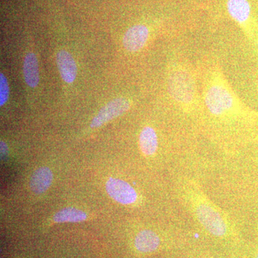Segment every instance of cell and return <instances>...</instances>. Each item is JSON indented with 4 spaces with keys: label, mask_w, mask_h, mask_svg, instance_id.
<instances>
[{
    "label": "cell",
    "mask_w": 258,
    "mask_h": 258,
    "mask_svg": "<svg viewBox=\"0 0 258 258\" xmlns=\"http://www.w3.org/2000/svg\"><path fill=\"white\" fill-rule=\"evenodd\" d=\"M106 188L110 197L122 205H132L138 199L136 190L121 179L110 178L106 182Z\"/></svg>",
    "instance_id": "cell-4"
},
{
    "label": "cell",
    "mask_w": 258,
    "mask_h": 258,
    "mask_svg": "<svg viewBox=\"0 0 258 258\" xmlns=\"http://www.w3.org/2000/svg\"><path fill=\"white\" fill-rule=\"evenodd\" d=\"M87 215L81 210L75 208H64L60 210L53 216L55 222H80L84 221Z\"/></svg>",
    "instance_id": "cell-13"
},
{
    "label": "cell",
    "mask_w": 258,
    "mask_h": 258,
    "mask_svg": "<svg viewBox=\"0 0 258 258\" xmlns=\"http://www.w3.org/2000/svg\"><path fill=\"white\" fill-rule=\"evenodd\" d=\"M10 88L8 80L3 74H0V106H3L9 98Z\"/></svg>",
    "instance_id": "cell-14"
},
{
    "label": "cell",
    "mask_w": 258,
    "mask_h": 258,
    "mask_svg": "<svg viewBox=\"0 0 258 258\" xmlns=\"http://www.w3.org/2000/svg\"><path fill=\"white\" fill-rule=\"evenodd\" d=\"M56 61L62 79L68 83L74 82L77 75V67L73 56L67 51L61 50L57 52Z\"/></svg>",
    "instance_id": "cell-7"
},
{
    "label": "cell",
    "mask_w": 258,
    "mask_h": 258,
    "mask_svg": "<svg viewBox=\"0 0 258 258\" xmlns=\"http://www.w3.org/2000/svg\"><path fill=\"white\" fill-rule=\"evenodd\" d=\"M1 157L2 159H5L8 157V149L6 144L4 142H1Z\"/></svg>",
    "instance_id": "cell-15"
},
{
    "label": "cell",
    "mask_w": 258,
    "mask_h": 258,
    "mask_svg": "<svg viewBox=\"0 0 258 258\" xmlns=\"http://www.w3.org/2000/svg\"><path fill=\"white\" fill-rule=\"evenodd\" d=\"M256 258H258V253L257 254V257H256Z\"/></svg>",
    "instance_id": "cell-16"
},
{
    "label": "cell",
    "mask_w": 258,
    "mask_h": 258,
    "mask_svg": "<svg viewBox=\"0 0 258 258\" xmlns=\"http://www.w3.org/2000/svg\"><path fill=\"white\" fill-rule=\"evenodd\" d=\"M25 82L30 87H36L39 83L38 62L35 54L30 52L25 56L23 64Z\"/></svg>",
    "instance_id": "cell-12"
},
{
    "label": "cell",
    "mask_w": 258,
    "mask_h": 258,
    "mask_svg": "<svg viewBox=\"0 0 258 258\" xmlns=\"http://www.w3.org/2000/svg\"><path fill=\"white\" fill-rule=\"evenodd\" d=\"M139 147L144 155L151 157L157 150L158 139L155 130L150 126L142 129L139 136Z\"/></svg>",
    "instance_id": "cell-10"
},
{
    "label": "cell",
    "mask_w": 258,
    "mask_h": 258,
    "mask_svg": "<svg viewBox=\"0 0 258 258\" xmlns=\"http://www.w3.org/2000/svg\"><path fill=\"white\" fill-rule=\"evenodd\" d=\"M131 107L130 101L124 98H116L109 102L102 108L91 122V128H98L116 117L120 116L128 111Z\"/></svg>",
    "instance_id": "cell-5"
},
{
    "label": "cell",
    "mask_w": 258,
    "mask_h": 258,
    "mask_svg": "<svg viewBox=\"0 0 258 258\" xmlns=\"http://www.w3.org/2000/svg\"><path fill=\"white\" fill-rule=\"evenodd\" d=\"M171 96L179 103H191L195 96V86L192 77L184 70H176L169 79Z\"/></svg>",
    "instance_id": "cell-2"
},
{
    "label": "cell",
    "mask_w": 258,
    "mask_h": 258,
    "mask_svg": "<svg viewBox=\"0 0 258 258\" xmlns=\"http://www.w3.org/2000/svg\"><path fill=\"white\" fill-rule=\"evenodd\" d=\"M149 37V29L143 25H137L129 28L123 38L125 50L137 52L145 45Z\"/></svg>",
    "instance_id": "cell-6"
},
{
    "label": "cell",
    "mask_w": 258,
    "mask_h": 258,
    "mask_svg": "<svg viewBox=\"0 0 258 258\" xmlns=\"http://www.w3.org/2000/svg\"><path fill=\"white\" fill-rule=\"evenodd\" d=\"M53 175L52 171L46 166L39 168L30 178V186L34 193L42 194L46 191L52 184Z\"/></svg>",
    "instance_id": "cell-8"
},
{
    "label": "cell",
    "mask_w": 258,
    "mask_h": 258,
    "mask_svg": "<svg viewBox=\"0 0 258 258\" xmlns=\"http://www.w3.org/2000/svg\"><path fill=\"white\" fill-rule=\"evenodd\" d=\"M227 10L232 18L237 23L243 24L250 15V5L247 0H228Z\"/></svg>",
    "instance_id": "cell-11"
},
{
    "label": "cell",
    "mask_w": 258,
    "mask_h": 258,
    "mask_svg": "<svg viewBox=\"0 0 258 258\" xmlns=\"http://www.w3.org/2000/svg\"><path fill=\"white\" fill-rule=\"evenodd\" d=\"M160 237L154 231L144 230L137 234L134 245L139 252H152L160 245Z\"/></svg>",
    "instance_id": "cell-9"
},
{
    "label": "cell",
    "mask_w": 258,
    "mask_h": 258,
    "mask_svg": "<svg viewBox=\"0 0 258 258\" xmlns=\"http://www.w3.org/2000/svg\"><path fill=\"white\" fill-rule=\"evenodd\" d=\"M195 205V215L199 222L210 233L217 237H223L227 234V222L215 207L208 201L197 202Z\"/></svg>",
    "instance_id": "cell-1"
},
{
    "label": "cell",
    "mask_w": 258,
    "mask_h": 258,
    "mask_svg": "<svg viewBox=\"0 0 258 258\" xmlns=\"http://www.w3.org/2000/svg\"><path fill=\"white\" fill-rule=\"evenodd\" d=\"M205 102L210 113L216 115L227 113L234 104L233 96L230 91L220 85H214L209 88Z\"/></svg>",
    "instance_id": "cell-3"
}]
</instances>
